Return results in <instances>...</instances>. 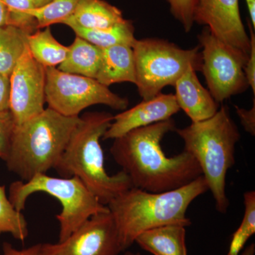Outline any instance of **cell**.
I'll return each instance as SVG.
<instances>
[{"label": "cell", "mask_w": 255, "mask_h": 255, "mask_svg": "<svg viewBox=\"0 0 255 255\" xmlns=\"http://www.w3.org/2000/svg\"><path fill=\"white\" fill-rule=\"evenodd\" d=\"M175 130V122L171 118L114 139L111 154L130 178L132 187L149 192H164L202 175L199 164L187 151L167 157L162 150V139Z\"/></svg>", "instance_id": "obj_1"}, {"label": "cell", "mask_w": 255, "mask_h": 255, "mask_svg": "<svg viewBox=\"0 0 255 255\" xmlns=\"http://www.w3.org/2000/svg\"><path fill=\"white\" fill-rule=\"evenodd\" d=\"M209 191L202 175L173 190L152 193L132 187L107 204L113 216L123 251L135 243L139 235L152 228L191 224L186 216L196 198Z\"/></svg>", "instance_id": "obj_2"}, {"label": "cell", "mask_w": 255, "mask_h": 255, "mask_svg": "<svg viewBox=\"0 0 255 255\" xmlns=\"http://www.w3.org/2000/svg\"><path fill=\"white\" fill-rule=\"evenodd\" d=\"M113 120L108 112L83 114L54 168L60 177H78L105 206L132 187L124 171L110 175L106 170L100 139Z\"/></svg>", "instance_id": "obj_3"}, {"label": "cell", "mask_w": 255, "mask_h": 255, "mask_svg": "<svg viewBox=\"0 0 255 255\" xmlns=\"http://www.w3.org/2000/svg\"><path fill=\"white\" fill-rule=\"evenodd\" d=\"M184 141V150L195 158L216 201V210L226 214L230 206L226 195V175L236 163L239 129L226 106L211 118L176 129Z\"/></svg>", "instance_id": "obj_4"}, {"label": "cell", "mask_w": 255, "mask_h": 255, "mask_svg": "<svg viewBox=\"0 0 255 255\" xmlns=\"http://www.w3.org/2000/svg\"><path fill=\"white\" fill-rule=\"evenodd\" d=\"M80 122V117H65L48 107L15 126L5 161L8 170L25 182L54 169Z\"/></svg>", "instance_id": "obj_5"}, {"label": "cell", "mask_w": 255, "mask_h": 255, "mask_svg": "<svg viewBox=\"0 0 255 255\" xmlns=\"http://www.w3.org/2000/svg\"><path fill=\"white\" fill-rule=\"evenodd\" d=\"M45 193L55 198L62 206L57 215L59 240L65 241L92 216L109 211L78 177H53L38 174L28 181L11 183L9 199L16 210L25 209L28 198L35 193Z\"/></svg>", "instance_id": "obj_6"}, {"label": "cell", "mask_w": 255, "mask_h": 255, "mask_svg": "<svg viewBox=\"0 0 255 255\" xmlns=\"http://www.w3.org/2000/svg\"><path fill=\"white\" fill-rule=\"evenodd\" d=\"M135 67V84L142 100L162 93L174 86L189 67L201 71L200 46L182 49L174 43L159 38L135 39L132 46Z\"/></svg>", "instance_id": "obj_7"}, {"label": "cell", "mask_w": 255, "mask_h": 255, "mask_svg": "<svg viewBox=\"0 0 255 255\" xmlns=\"http://www.w3.org/2000/svg\"><path fill=\"white\" fill-rule=\"evenodd\" d=\"M46 102L48 108L65 117H80L91 106L103 105L115 110L128 107L127 98L114 93L96 79L46 68Z\"/></svg>", "instance_id": "obj_8"}, {"label": "cell", "mask_w": 255, "mask_h": 255, "mask_svg": "<svg viewBox=\"0 0 255 255\" xmlns=\"http://www.w3.org/2000/svg\"><path fill=\"white\" fill-rule=\"evenodd\" d=\"M201 67L209 91L217 103L239 95L249 87L245 75L248 58L216 38L206 27L198 36Z\"/></svg>", "instance_id": "obj_9"}, {"label": "cell", "mask_w": 255, "mask_h": 255, "mask_svg": "<svg viewBox=\"0 0 255 255\" xmlns=\"http://www.w3.org/2000/svg\"><path fill=\"white\" fill-rule=\"evenodd\" d=\"M46 68L31 56L28 46L10 75L9 111L15 126L45 110Z\"/></svg>", "instance_id": "obj_10"}, {"label": "cell", "mask_w": 255, "mask_h": 255, "mask_svg": "<svg viewBox=\"0 0 255 255\" xmlns=\"http://www.w3.org/2000/svg\"><path fill=\"white\" fill-rule=\"evenodd\" d=\"M46 255H118L123 251L110 210L92 216L65 241L43 243Z\"/></svg>", "instance_id": "obj_11"}, {"label": "cell", "mask_w": 255, "mask_h": 255, "mask_svg": "<svg viewBox=\"0 0 255 255\" xmlns=\"http://www.w3.org/2000/svg\"><path fill=\"white\" fill-rule=\"evenodd\" d=\"M194 22L205 25L216 38L249 58L251 39L242 21L239 0H196Z\"/></svg>", "instance_id": "obj_12"}, {"label": "cell", "mask_w": 255, "mask_h": 255, "mask_svg": "<svg viewBox=\"0 0 255 255\" xmlns=\"http://www.w3.org/2000/svg\"><path fill=\"white\" fill-rule=\"evenodd\" d=\"M179 111L174 95L160 93L114 117L102 139L114 140L135 129L168 120Z\"/></svg>", "instance_id": "obj_13"}, {"label": "cell", "mask_w": 255, "mask_h": 255, "mask_svg": "<svg viewBox=\"0 0 255 255\" xmlns=\"http://www.w3.org/2000/svg\"><path fill=\"white\" fill-rule=\"evenodd\" d=\"M196 72L189 67L174 85L177 105L192 123L211 118L219 110V103L201 85Z\"/></svg>", "instance_id": "obj_14"}, {"label": "cell", "mask_w": 255, "mask_h": 255, "mask_svg": "<svg viewBox=\"0 0 255 255\" xmlns=\"http://www.w3.org/2000/svg\"><path fill=\"white\" fill-rule=\"evenodd\" d=\"M96 80L108 87L121 82L135 84V60L132 47L117 45L103 48Z\"/></svg>", "instance_id": "obj_15"}, {"label": "cell", "mask_w": 255, "mask_h": 255, "mask_svg": "<svg viewBox=\"0 0 255 255\" xmlns=\"http://www.w3.org/2000/svg\"><path fill=\"white\" fill-rule=\"evenodd\" d=\"M124 20L122 11L105 0H81L73 14L62 23L70 28L104 29Z\"/></svg>", "instance_id": "obj_16"}, {"label": "cell", "mask_w": 255, "mask_h": 255, "mask_svg": "<svg viewBox=\"0 0 255 255\" xmlns=\"http://www.w3.org/2000/svg\"><path fill=\"white\" fill-rule=\"evenodd\" d=\"M135 243L153 255H187L186 227L181 225L148 230L139 235Z\"/></svg>", "instance_id": "obj_17"}, {"label": "cell", "mask_w": 255, "mask_h": 255, "mask_svg": "<svg viewBox=\"0 0 255 255\" xmlns=\"http://www.w3.org/2000/svg\"><path fill=\"white\" fill-rule=\"evenodd\" d=\"M68 48V55L58 67V70L96 79L102 61V48L77 36Z\"/></svg>", "instance_id": "obj_18"}, {"label": "cell", "mask_w": 255, "mask_h": 255, "mask_svg": "<svg viewBox=\"0 0 255 255\" xmlns=\"http://www.w3.org/2000/svg\"><path fill=\"white\" fill-rule=\"evenodd\" d=\"M28 50L33 59L44 68H57L68 55V47L63 46L54 38L50 27L38 29L28 35Z\"/></svg>", "instance_id": "obj_19"}, {"label": "cell", "mask_w": 255, "mask_h": 255, "mask_svg": "<svg viewBox=\"0 0 255 255\" xmlns=\"http://www.w3.org/2000/svg\"><path fill=\"white\" fill-rule=\"evenodd\" d=\"M77 36L80 37L99 48H107L117 45L132 46L135 38L133 24L131 21L125 19L110 28L104 29H84L79 27L70 28Z\"/></svg>", "instance_id": "obj_20"}, {"label": "cell", "mask_w": 255, "mask_h": 255, "mask_svg": "<svg viewBox=\"0 0 255 255\" xmlns=\"http://www.w3.org/2000/svg\"><path fill=\"white\" fill-rule=\"evenodd\" d=\"M28 35L16 26L0 27V74L10 77L27 47Z\"/></svg>", "instance_id": "obj_21"}, {"label": "cell", "mask_w": 255, "mask_h": 255, "mask_svg": "<svg viewBox=\"0 0 255 255\" xmlns=\"http://www.w3.org/2000/svg\"><path fill=\"white\" fill-rule=\"evenodd\" d=\"M4 233H9L16 241L24 242L29 232L24 215L11 204L5 186L0 185V235Z\"/></svg>", "instance_id": "obj_22"}, {"label": "cell", "mask_w": 255, "mask_h": 255, "mask_svg": "<svg viewBox=\"0 0 255 255\" xmlns=\"http://www.w3.org/2000/svg\"><path fill=\"white\" fill-rule=\"evenodd\" d=\"M245 213L239 227L233 233L227 255H239L247 242L255 233V192L244 194Z\"/></svg>", "instance_id": "obj_23"}, {"label": "cell", "mask_w": 255, "mask_h": 255, "mask_svg": "<svg viewBox=\"0 0 255 255\" xmlns=\"http://www.w3.org/2000/svg\"><path fill=\"white\" fill-rule=\"evenodd\" d=\"M81 0H53L41 8L31 10L36 19L37 29L50 27L55 23H62L73 14Z\"/></svg>", "instance_id": "obj_24"}, {"label": "cell", "mask_w": 255, "mask_h": 255, "mask_svg": "<svg viewBox=\"0 0 255 255\" xmlns=\"http://www.w3.org/2000/svg\"><path fill=\"white\" fill-rule=\"evenodd\" d=\"M8 11L9 25L16 26L28 34L37 31V23L31 11L35 9L32 0H1Z\"/></svg>", "instance_id": "obj_25"}, {"label": "cell", "mask_w": 255, "mask_h": 255, "mask_svg": "<svg viewBox=\"0 0 255 255\" xmlns=\"http://www.w3.org/2000/svg\"><path fill=\"white\" fill-rule=\"evenodd\" d=\"M174 18L182 25L184 31L189 32L194 24V8L196 0H167Z\"/></svg>", "instance_id": "obj_26"}, {"label": "cell", "mask_w": 255, "mask_h": 255, "mask_svg": "<svg viewBox=\"0 0 255 255\" xmlns=\"http://www.w3.org/2000/svg\"><path fill=\"white\" fill-rule=\"evenodd\" d=\"M15 124L10 111L0 112V159L6 161L9 155Z\"/></svg>", "instance_id": "obj_27"}, {"label": "cell", "mask_w": 255, "mask_h": 255, "mask_svg": "<svg viewBox=\"0 0 255 255\" xmlns=\"http://www.w3.org/2000/svg\"><path fill=\"white\" fill-rule=\"evenodd\" d=\"M248 28L250 31L251 39V52L249 58L245 65L244 72L248 85L251 87L254 96L255 95V28H253L251 20L248 21Z\"/></svg>", "instance_id": "obj_28"}, {"label": "cell", "mask_w": 255, "mask_h": 255, "mask_svg": "<svg viewBox=\"0 0 255 255\" xmlns=\"http://www.w3.org/2000/svg\"><path fill=\"white\" fill-rule=\"evenodd\" d=\"M236 112L240 120H241L242 126L244 128L246 131L249 132L252 135H255V100H253V107L251 110L241 108L238 106H235Z\"/></svg>", "instance_id": "obj_29"}, {"label": "cell", "mask_w": 255, "mask_h": 255, "mask_svg": "<svg viewBox=\"0 0 255 255\" xmlns=\"http://www.w3.org/2000/svg\"><path fill=\"white\" fill-rule=\"evenodd\" d=\"M1 255H46L43 249V244L33 245L27 248L18 250L11 243L5 242L2 245V254Z\"/></svg>", "instance_id": "obj_30"}, {"label": "cell", "mask_w": 255, "mask_h": 255, "mask_svg": "<svg viewBox=\"0 0 255 255\" xmlns=\"http://www.w3.org/2000/svg\"><path fill=\"white\" fill-rule=\"evenodd\" d=\"M10 77L0 74V112L9 111Z\"/></svg>", "instance_id": "obj_31"}, {"label": "cell", "mask_w": 255, "mask_h": 255, "mask_svg": "<svg viewBox=\"0 0 255 255\" xmlns=\"http://www.w3.org/2000/svg\"><path fill=\"white\" fill-rule=\"evenodd\" d=\"M9 25L8 11L4 3L0 1V27Z\"/></svg>", "instance_id": "obj_32"}, {"label": "cell", "mask_w": 255, "mask_h": 255, "mask_svg": "<svg viewBox=\"0 0 255 255\" xmlns=\"http://www.w3.org/2000/svg\"><path fill=\"white\" fill-rule=\"evenodd\" d=\"M248 11H249L250 20L253 28H255V0H246Z\"/></svg>", "instance_id": "obj_33"}, {"label": "cell", "mask_w": 255, "mask_h": 255, "mask_svg": "<svg viewBox=\"0 0 255 255\" xmlns=\"http://www.w3.org/2000/svg\"><path fill=\"white\" fill-rule=\"evenodd\" d=\"M52 1H53V0H32L33 4L34 5L35 9L43 7V6L49 4Z\"/></svg>", "instance_id": "obj_34"}, {"label": "cell", "mask_w": 255, "mask_h": 255, "mask_svg": "<svg viewBox=\"0 0 255 255\" xmlns=\"http://www.w3.org/2000/svg\"><path fill=\"white\" fill-rule=\"evenodd\" d=\"M255 243L250 245L247 247L246 249L242 252L241 254L239 255H255Z\"/></svg>", "instance_id": "obj_35"}, {"label": "cell", "mask_w": 255, "mask_h": 255, "mask_svg": "<svg viewBox=\"0 0 255 255\" xmlns=\"http://www.w3.org/2000/svg\"><path fill=\"white\" fill-rule=\"evenodd\" d=\"M124 255H141L140 253H132V252L127 251V253L124 254Z\"/></svg>", "instance_id": "obj_36"}, {"label": "cell", "mask_w": 255, "mask_h": 255, "mask_svg": "<svg viewBox=\"0 0 255 255\" xmlns=\"http://www.w3.org/2000/svg\"><path fill=\"white\" fill-rule=\"evenodd\" d=\"M1 1V0H0V1Z\"/></svg>", "instance_id": "obj_37"}]
</instances>
